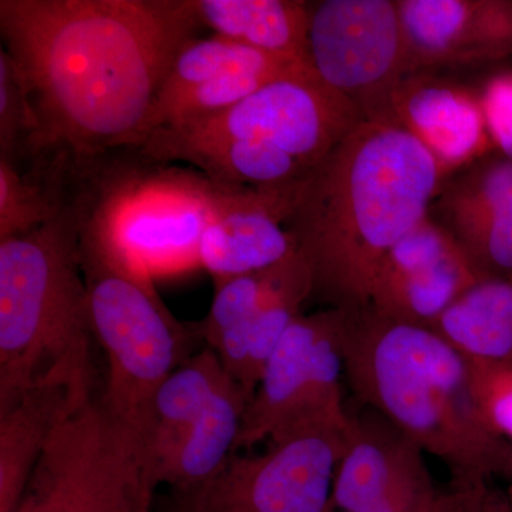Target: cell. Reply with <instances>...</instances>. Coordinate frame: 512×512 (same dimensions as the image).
<instances>
[{
  "mask_svg": "<svg viewBox=\"0 0 512 512\" xmlns=\"http://www.w3.org/2000/svg\"><path fill=\"white\" fill-rule=\"evenodd\" d=\"M191 0H0L3 50L46 150L86 160L136 147L175 57L197 39Z\"/></svg>",
  "mask_w": 512,
  "mask_h": 512,
  "instance_id": "6da1fadb",
  "label": "cell"
},
{
  "mask_svg": "<svg viewBox=\"0 0 512 512\" xmlns=\"http://www.w3.org/2000/svg\"><path fill=\"white\" fill-rule=\"evenodd\" d=\"M447 175L423 144L363 120L303 180L289 218L313 296L363 311L387 255L424 218Z\"/></svg>",
  "mask_w": 512,
  "mask_h": 512,
  "instance_id": "7a4b0ae2",
  "label": "cell"
},
{
  "mask_svg": "<svg viewBox=\"0 0 512 512\" xmlns=\"http://www.w3.org/2000/svg\"><path fill=\"white\" fill-rule=\"evenodd\" d=\"M343 357L357 399L439 458L453 488L474 490L511 473V443L481 416L468 360L434 330L370 308L349 311Z\"/></svg>",
  "mask_w": 512,
  "mask_h": 512,
  "instance_id": "3957f363",
  "label": "cell"
},
{
  "mask_svg": "<svg viewBox=\"0 0 512 512\" xmlns=\"http://www.w3.org/2000/svg\"><path fill=\"white\" fill-rule=\"evenodd\" d=\"M92 338L69 201L43 227L0 241V412L46 384L94 392Z\"/></svg>",
  "mask_w": 512,
  "mask_h": 512,
  "instance_id": "277c9868",
  "label": "cell"
},
{
  "mask_svg": "<svg viewBox=\"0 0 512 512\" xmlns=\"http://www.w3.org/2000/svg\"><path fill=\"white\" fill-rule=\"evenodd\" d=\"M238 188L126 147L73 160L70 204L82 237L154 281L200 266L202 234Z\"/></svg>",
  "mask_w": 512,
  "mask_h": 512,
  "instance_id": "5b68a950",
  "label": "cell"
},
{
  "mask_svg": "<svg viewBox=\"0 0 512 512\" xmlns=\"http://www.w3.org/2000/svg\"><path fill=\"white\" fill-rule=\"evenodd\" d=\"M80 262L90 329L107 359L101 402L141 446L158 389L188 359L197 336L168 311L154 281L116 252L80 235Z\"/></svg>",
  "mask_w": 512,
  "mask_h": 512,
  "instance_id": "8992f818",
  "label": "cell"
},
{
  "mask_svg": "<svg viewBox=\"0 0 512 512\" xmlns=\"http://www.w3.org/2000/svg\"><path fill=\"white\" fill-rule=\"evenodd\" d=\"M348 318L349 311L328 308L302 313L289 326L248 404L237 451L308 427L348 424L342 392Z\"/></svg>",
  "mask_w": 512,
  "mask_h": 512,
  "instance_id": "52a82bcc",
  "label": "cell"
},
{
  "mask_svg": "<svg viewBox=\"0 0 512 512\" xmlns=\"http://www.w3.org/2000/svg\"><path fill=\"white\" fill-rule=\"evenodd\" d=\"M346 429L308 427L269 441L265 453H234L210 480L177 494L175 512H329Z\"/></svg>",
  "mask_w": 512,
  "mask_h": 512,
  "instance_id": "ba28073f",
  "label": "cell"
},
{
  "mask_svg": "<svg viewBox=\"0 0 512 512\" xmlns=\"http://www.w3.org/2000/svg\"><path fill=\"white\" fill-rule=\"evenodd\" d=\"M308 56L365 120L387 121L393 93L412 74L396 0L309 2Z\"/></svg>",
  "mask_w": 512,
  "mask_h": 512,
  "instance_id": "9c48e42d",
  "label": "cell"
},
{
  "mask_svg": "<svg viewBox=\"0 0 512 512\" xmlns=\"http://www.w3.org/2000/svg\"><path fill=\"white\" fill-rule=\"evenodd\" d=\"M365 117L320 79L278 80L207 119L160 127L146 138L181 143L252 140L313 168Z\"/></svg>",
  "mask_w": 512,
  "mask_h": 512,
  "instance_id": "30bf717a",
  "label": "cell"
},
{
  "mask_svg": "<svg viewBox=\"0 0 512 512\" xmlns=\"http://www.w3.org/2000/svg\"><path fill=\"white\" fill-rule=\"evenodd\" d=\"M484 278L453 235L427 217L387 255L369 308L394 322L431 329Z\"/></svg>",
  "mask_w": 512,
  "mask_h": 512,
  "instance_id": "8fae6325",
  "label": "cell"
},
{
  "mask_svg": "<svg viewBox=\"0 0 512 512\" xmlns=\"http://www.w3.org/2000/svg\"><path fill=\"white\" fill-rule=\"evenodd\" d=\"M412 73L478 69L512 55V0H396Z\"/></svg>",
  "mask_w": 512,
  "mask_h": 512,
  "instance_id": "7c38bea8",
  "label": "cell"
},
{
  "mask_svg": "<svg viewBox=\"0 0 512 512\" xmlns=\"http://www.w3.org/2000/svg\"><path fill=\"white\" fill-rule=\"evenodd\" d=\"M429 217L453 235L484 276H512V160L488 154L448 175Z\"/></svg>",
  "mask_w": 512,
  "mask_h": 512,
  "instance_id": "4fadbf2b",
  "label": "cell"
},
{
  "mask_svg": "<svg viewBox=\"0 0 512 512\" xmlns=\"http://www.w3.org/2000/svg\"><path fill=\"white\" fill-rule=\"evenodd\" d=\"M386 123L412 134L447 177L495 151L477 90L444 73L409 74L393 93Z\"/></svg>",
  "mask_w": 512,
  "mask_h": 512,
  "instance_id": "5bb4252c",
  "label": "cell"
},
{
  "mask_svg": "<svg viewBox=\"0 0 512 512\" xmlns=\"http://www.w3.org/2000/svg\"><path fill=\"white\" fill-rule=\"evenodd\" d=\"M302 183L281 188L239 187L212 218L202 234L198 258L215 285L269 268L295 254V238L286 224Z\"/></svg>",
  "mask_w": 512,
  "mask_h": 512,
  "instance_id": "9a60e30c",
  "label": "cell"
},
{
  "mask_svg": "<svg viewBox=\"0 0 512 512\" xmlns=\"http://www.w3.org/2000/svg\"><path fill=\"white\" fill-rule=\"evenodd\" d=\"M426 466L423 451L375 410L350 414L329 512H360Z\"/></svg>",
  "mask_w": 512,
  "mask_h": 512,
  "instance_id": "2e32d148",
  "label": "cell"
},
{
  "mask_svg": "<svg viewBox=\"0 0 512 512\" xmlns=\"http://www.w3.org/2000/svg\"><path fill=\"white\" fill-rule=\"evenodd\" d=\"M312 295L311 269L295 252L285 275L264 301L247 318L205 345L214 350L227 375L247 394L249 403L269 357Z\"/></svg>",
  "mask_w": 512,
  "mask_h": 512,
  "instance_id": "e0dca14e",
  "label": "cell"
},
{
  "mask_svg": "<svg viewBox=\"0 0 512 512\" xmlns=\"http://www.w3.org/2000/svg\"><path fill=\"white\" fill-rule=\"evenodd\" d=\"M103 417L96 394L67 410L13 512H79L92 477Z\"/></svg>",
  "mask_w": 512,
  "mask_h": 512,
  "instance_id": "ac0fdd59",
  "label": "cell"
},
{
  "mask_svg": "<svg viewBox=\"0 0 512 512\" xmlns=\"http://www.w3.org/2000/svg\"><path fill=\"white\" fill-rule=\"evenodd\" d=\"M93 393L46 384L0 412V512L15 511L57 424L77 400Z\"/></svg>",
  "mask_w": 512,
  "mask_h": 512,
  "instance_id": "d6986e66",
  "label": "cell"
},
{
  "mask_svg": "<svg viewBox=\"0 0 512 512\" xmlns=\"http://www.w3.org/2000/svg\"><path fill=\"white\" fill-rule=\"evenodd\" d=\"M136 147L154 160L192 165L215 183L232 187H291L312 173L301 161L259 141L181 143L146 138Z\"/></svg>",
  "mask_w": 512,
  "mask_h": 512,
  "instance_id": "ffe728a7",
  "label": "cell"
},
{
  "mask_svg": "<svg viewBox=\"0 0 512 512\" xmlns=\"http://www.w3.org/2000/svg\"><path fill=\"white\" fill-rule=\"evenodd\" d=\"M227 376L214 350L205 346L188 356L158 389L146 439L141 444L144 467L154 490L158 470L200 420L212 394Z\"/></svg>",
  "mask_w": 512,
  "mask_h": 512,
  "instance_id": "44dd1931",
  "label": "cell"
},
{
  "mask_svg": "<svg viewBox=\"0 0 512 512\" xmlns=\"http://www.w3.org/2000/svg\"><path fill=\"white\" fill-rule=\"evenodd\" d=\"M195 18L214 35L269 55L309 62V2L191 0Z\"/></svg>",
  "mask_w": 512,
  "mask_h": 512,
  "instance_id": "7402d4cb",
  "label": "cell"
},
{
  "mask_svg": "<svg viewBox=\"0 0 512 512\" xmlns=\"http://www.w3.org/2000/svg\"><path fill=\"white\" fill-rule=\"evenodd\" d=\"M248 404L241 386L225 377L200 420L158 470L156 487L168 484L183 494L210 480L232 454L238 453L237 441Z\"/></svg>",
  "mask_w": 512,
  "mask_h": 512,
  "instance_id": "603a6c76",
  "label": "cell"
},
{
  "mask_svg": "<svg viewBox=\"0 0 512 512\" xmlns=\"http://www.w3.org/2000/svg\"><path fill=\"white\" fill-rule=\"evenodd\" d=\"M431 330L468 360L512 367V276L481 279Z\"/></svg>",
  "mask_w": 512,
  "mask_h": 512,
  "instance_id": "cb8c5ba5",
  "label": "cell"
},
{
  "mask_svg": "<svg viewBox=\"0 0 512 512\" xmlns=\"http://www.w3.org/2000/svg\"><path fill=\"white\" fill-rule=\"evenodd\" d=\"M231 73L265 74L279 80L319 79L311 64L302 60L269 55L214 35L194 39L178 53L153 109L194 87Z\"/></svg>",
  "mask_w": 512,
  "mask_h": 512,
  "instance_id": "d4e9b609",
  "label": "cell"
},
{
  "mask_svg": "<svg viewBox=\"0 0 512 512\" xmlns=\"http://www.w3.org/2000/svg\"><path fill=\"white\" fill-rule=\"evenodd\" d=\"M154 491L136 434L104 407L92 477L79 512H153Z\"/></svg>",
  "mask_w": 512,
  "mask_h": 512,
  "instance_id": "484cf974",
  "label": "cell"
},
{
  "mask_svg": "<svg viewBox=\"0 0 512 512\" xmlns=\"http://www.w3.org/2000/svg\"><path fill=\"white\" fill-rule=\"evenodd\" d=\"M42 126L25 83L0 50V158L22 163L45 151Z\"/></svg>",
  "mask_w": 512,
  "mask_h": 512,
  "instance_id": "4316f807",
  "label": "cell"
},
{
  "mask_svg": "<svg viewBox=\"0 0 512 512\" xmlns=\"http://www.w3.org/2000/svg\"><path fill=\"white\" fill-rule=\"evenodd\" d=\"M468 366L481 416L494 433L512 443V367L473 360H468Z\"/></svg>",
  "mask_w": 512,
  "mask_h": 512,
  "instance_id": "83f0119b",
  "label": "cell"
},
{
  "mask_svg": "<svg viewBox=\"0 0 512 512\" xmlns=\"http://www.w3.org/2000/svg\"><path fill=\"white\" fill-rule=\"evenodd\" d=\"M477 92L494 150L512 160V72L488 77Z\"/></svg>",
  "mask_w": 512,
  "mask_h": 512,
  "instance_id": "f1b7e54d",
  "label": "cell"
},
{
  "mask_svg": "<svg viewBox=\"0 0 512 512\" xmlns=\"http://www.w3.org/2000/svg\"><path fill=\"white\" fill-rule=\"evenodd\" d=\"M460 512H512V505L508 497L491 490L487 484L471 491Z\"/></svg>",
  "mask_w": 512,
  "mask_h": 512,
  "instance_id": "f546056e",
  "label": "cell"
},
{
  "mask_svg": "<svg viewBox=\"0 0 512 512\" xmlns=\"http://www.w3.org/2000/svg\"><path fill=\"white\" fill-rule=\"evenodd\" d=\"M471 491L473 490H456V488H451L448 493L440 491L439 497L427 512H460L467 503Z\"/></svg>",
  "mask_w": 512,
  "mask_h": 512,
  "instance_id": "4dcf8cb0",
  "label": "cell"
},
{
  "mask_svg": "<svg viewBox=\"0 0 512 512\" xmlns=\"http://www.w3.org/2000/svg\"><path fill=\"white\" fill-rule=\"evenodd\" d=\"M511 476H512V471H511ZM508 500H510V503L512 505V485H511L510 495H508Z\"/></svg>",
  "mask_w": 512,
  "mask_h": 512,
  "instance_id": "1f68e13d",
  "label": "cell"
}]
</instances>
